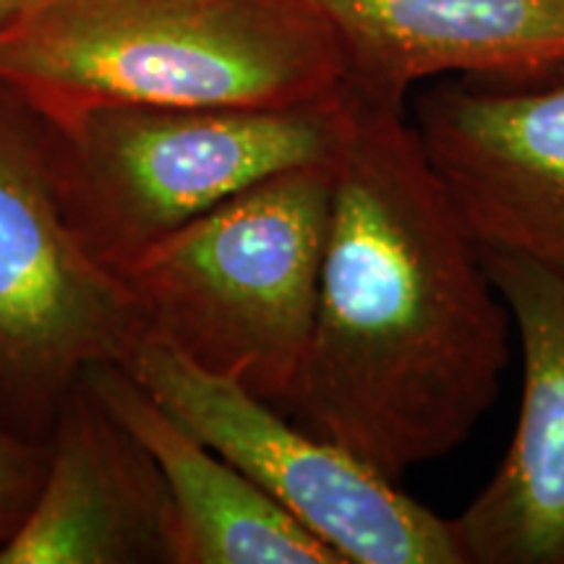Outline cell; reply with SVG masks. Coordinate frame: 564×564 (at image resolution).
Listing matches in <instances>:
<instances>
[{
    "mask_svg": "<svg viewBox=\"0 0 564 564\" xmlns=\"http://www.w3.org/2000/svg\"><path fill=\"white\" fill-rule=\"evenodd\" d=\"M0 84L45 118L270 108L340 89L345 66L303 0H19L0 24Z\"/></svg>",
    "mask_w": 564,
    "mask_h": 564,
    "instance_id": "2",
    "label": "cell"
},
{
    "mask_svg": "<svg viewBox=\"0 0 564 564\" xmlns=\"http://www.w3.org/2000/svg\"><path fill=\"white\" fill-rule=\"evenodd\" d=\"M340 47L358 100L403 110L434 76L514 74L564 61V0H303Z\"/></svg>",
    "mask_w": 564,
    "mask_h": 564,
    "instance_id": "10",
    "label": "cell"
},
{
    "mask_svg": "<svg viewBox=\"0 0 564 564\" xmlns=\"http://www.w3.org/2000/svg\"><path fill=\"white\" fill-rule=\"evenodd\" d=\"M82 382L158 465L167 491V564H343L123 366L97 364Z\"/></svg>",
    "mask_w": 564,
    "mask_h": 564,
    "instance_id": "11",
    "label": "cell"
},
{
    "mask_svg": "<svg viewBox=\"0 0 564 564\" xmlns=\"http://www.w3.org/2000/svg\"><path fill=\"white\" fill-rule=\"evenodd\" d=\"M121 366L343 564H463L449 518L236 379L202 369L152 327Z\"/></svg>",
    "mask_w": 564,
    "mask_h": 564,
    "instance_id": "6",
    "label": "cell"
},
{
    "mask_svg": "<svg viewBox=\"0 0 564 564\" xmlns=\"http://www.w3.org/2000/svg\"><path fill=\"white\" fill-rule=\"evenodd\" d=\"M413 129L481 249L564 267V61L447 76Z\"/></svg>",
    "mask_w": 564,
    "mask_h": 564,
    "instance_id": "7",
    "label": "cell"
},
{
    "mask_svg": "<svg viewBox=\"0 0 564 564\" xmlns=\"http://www.w3.org/2000/svg\"><path fill=\"white\" fill-rule=\"evenodd\" d=\"M17 3H19V0H0V24H3L6 17H9Z\"/></svg>",
    "mask_w": 564,
    "mask_h": 564,
    "instance_id": "13",
    "label": "cell"
},
{
    "mask_svg": "<svg viewBox=\"0 0 564 564\" xmlns=\"http://www.w3.org/2000/svg\"><path fill=\"white\" fill-rule=\"evenodd\" d=\"M348 95L312 340L278 408L400 481L494 405L512 316L403 110Z\"/></svg>",
    "mask_w": 564,
    "mask_h": 564,
    "instance_id": "1",
    "label": "cell"
},
{
    "mask_svg": "<svg viewBox=\"0 0 564 564\" xmlns=\"http://www.w3.org/2000/svg\"><path fill=\"white\" fill-rule=\"evenodd\" d=\"M47 465V442L0 426V544L17 531L37 497Z\"/></svg>",
    "mask_w": 564,
    "mask_h": 564,
    "instance_id": "12",
    "label": "cell"
},
{
    "mask_svg": "<svg viewBox=\"0 0 564 564\" xmlns=\"http://www.w3.org/2000/svg\"><path fill=\"white\" fill-rule=\"evenodd\" d=\"M333 162L243 188L139 253L121 278L147 327L278 405L312 340Z\"/></svg>",
    "mask_w": 564,
    "mask_h": 564,
    "instance_id": "4",
    "label": "cell"
},
{
    "mask_svg": "<svg viewBox=\"0 0 564 564\" xmlns=\"http://www.w3.org/2000/svg\"><path fill=\"white\" fill-rule=\"evenodd\" d=\"M350 95L270 108L100 105L40 116L47 173L68 228L121 272L139 253L253 183L335 162Z\"/></svg>",
    "mask_w": 564,
    "mask_h": 564,
    "instance_id": "3",
    "label": "cell"
},
{
    "mask_svg": "<svg viewBox=\"0 0 564 564\" xmlns=\"http://www.w3.org/2000/svg\"><path fill=\"white\" fill-rule=\"evenodd\" d=\"M523 348L505 460L449 518L463 564H564V267L481 249Z\"/></svg>",
    "mask_w": 564,
    "mask_h": 564,
    "instance_id": "8",
    "label": "cell"
},
{
    "mask_svg": "<svg viewBox=\"0 0 564 564\" xmlns=\"http://www.w3.org/2000/svg\"><path fill=\"white\" fill-rule=\"evenodd\" d=\"M144 329L121 274L63 217L37 110L0 84V426L47 442L84 371L121 366Z\"/></svg>",
    "mask_w": 564,
    "mask_h": 564,
    "instance_id": "5",
    "label": "cell"
},
{
    "mask_svg": "<svg viewBox=\"0 0 564 564\" xmlns=\"http://www.w3.org/2000/svg\"><path fill=\"white\" fill-rule=\"evenodd\" d=\"M167 564V491L158 465L89 387L63 400L40 491L0 564Z\"/></svg>",
    "mask_w": 564,
    "mask_h": 564,
    "instance_id": "9",
    "label": "cell"
}]
</instances>
